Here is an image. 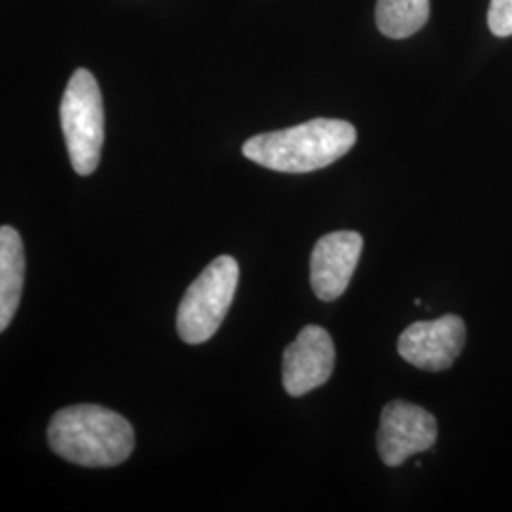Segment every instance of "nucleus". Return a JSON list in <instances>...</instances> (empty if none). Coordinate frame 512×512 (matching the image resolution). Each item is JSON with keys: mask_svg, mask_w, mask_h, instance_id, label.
Returning <instances> with one entry per match:
<instances>
[{"mask_svg": "<svg viewBox=\"0 0 512 512\" xmlns=\"http://www.w3.org/2000/svg\"><path fill=\"white\" fill-rule=\"evenodd\" d=\"M48 442L59 458L92 469L116 467L129 459L135 433L126 418L99 404H76L55 412Z\"/></svg>", "mask_w": 512, "mask_h": 512, "instance_id": "nucleus-1", "label": "nucleus"}, {"mask_svg": "<svg viewBox=\"0 0 512 512\" xmlns=\"http://www.w3.org/2000/svg\"><path fill=\"white\" fill-rule=\"evenodd\" d=\"M355 143L357 131L346 120L315 118L251 137L243 145V156L272 171L310 173L338 162Z\"/></svg>", "mask_w": 512, "mask_h": 512, "instance_id": "nucleus-2", "label": "nucleus"}, {"mask_svg": "<svg viewBox=\"0 0 512 512\" xmlns=\"http://www.w3.org/2000/svg\"><path fill=\"white\" fill-rule=\"evenodd\" d=\"M59 118L74 171L82 177L92 175L105 141V112L99 84L90 71H74L59 107Z\"/></svg>", "mask_w": 512, "mask_h": 512, "instance_id": "nucleus-3", "label": "nucleus"}, {"mask_svg": "<svg viewBox=\"0 0 512 512\" xmlns=\"http://www.w3.org/2000/svg\"><path fill=\"white\" fill-rule=\"evenodd\" d=\"M236 258H215L188 287L177 311V330L183 342L198 346L215 336L226 319L238 289Z\"/></svg>", "mask_w": 512, "mask_h": 512, "instance_id": "nucleus-4", "label": "nucleus"}, {"mask_svg": "<svg viewBox=\"0 0 512 512\" xmlns=\"http://www.w3.org/2000/svg\"><path fill=\"white\" fill-rule=\"evenodd\" d=\"M437 420L418 404L393 401L382 412L378 452L387 467H399L410 456L433 448L437 442Z\"/></svg>", "mask_w": 512, "mask_h": 512, "instance_id": "nucleus-5", "label": "nucleus"}, {"mask_svg": "<svg viewBox=\"0 0 512 512\" xmlns=\"http://www.w3.org/2000/svg\"><path fill=\"white\" fill-rule=\"evenodd\" d=\"M467 340V329L458 315H442L435 321H418L399 338V353L406 363L440 372L454 365Z\"/></svg>", "mask_w": 512, "mask_h": 512, "instance_id": "nucleus-6", "label": "nucleus"}, {"mask_svg": "<svg viewBox=\"0 0 512 512\" xmlns=\"http://www.w3.org/2000/svg\"><path fill=\"white\" fill-rule=\"evenodd\" d=\"M336 349L329 332L317 325L300 330L283 353V385L291 397H302L329 382Z\"/></svg>", "mask_w": 512, "mask_h": 512, "instance_id": "nucleus-7", "label": "nucleus"}, {"mask_svg": "<svg viewBox=\"0 0 512 512\" xmlns=\"http://www.w3.org/2000/svg\"><path fill=\"white\" fill-rule=\"evenodd\" d=\"M363 253V238L342 230L319 239L311 253V289L323 302H334L346 293Z\"/></svg>", "mask_w": 512, "mask_h": 512, "instance_id": "nucleus-8", "label": "nucleus"}, {"mask_svg": "<svg viewBox=\"0 0 512 512\" xmlns=\"http://www.w3.org/2000/svg\"><path fill=\"white\" fill-rule=\"evenodd\" d=\"M25 275L23 241L12 226L0 228V330L10 327L19 308Z\"/></svg>", "mask_w": 512, "mask_h": 512, "instance_id": "nucleus-9", "label": "nucleus"}, {"mask_svg": "<svg viewBox=\"0 0 512 512\" xmlns=\"http://www.w3.org/2000/svg\"><path fill=\"white\" fill-rule=\"evenodd\" d=\"M431 14L429 0H378L376 25L387 38L412 37L427 23Z\"/></svg>", "mask_w": 512, "mask_h": 512, "instance_id": "nucleus-10", "label": "nucleus"}, {"mask_svg": "<svg viewBox=\"0 0 512 512\" xmlns=\"http://www.w3.org/2000/svg\"><path fill=\"white\" fill-rule=\"evenodd\" d=\"M488 27L495 37H511L512 0H492L490 2Z\"/></svg>", "mask_w": 512, "mask_h": 512, "instance_id": "nucleus-11", "label": "nucleus"}]
</instances>
